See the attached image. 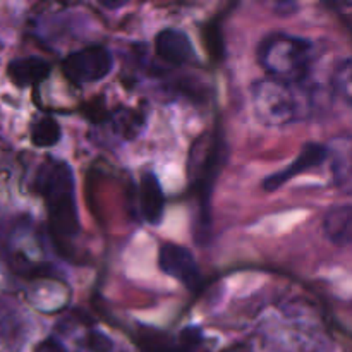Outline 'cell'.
I'll use <instances>...</instances> for the list:
<instances>
[{
    "mask_svg": "<svg viewBox=\"0 0 352 352\" xmlns=\"http://www.w3.org/2000/svg\"><path fill=\"white\" fill-rule=\"evenodd\" d=\"M146 117L134 109H120L110 113L103 124V136H110L119 143L131 141L143 131Z\"/></svg>",
    "mask_w": 352,
    "mask_h": 352,
    "instance_id": "obj_11",
    "label": "cell"
},
{
    "mask_svg": "<svg viewBox=\"0 0 352 352\" xmlns=\"http://www.w3.org/2000/svg\"><path fill=\"white\" fill-rule=\"evenodd\" d=\"M138 201L143 220L150 226H158L165 213V196L160 182L153 172H144L138 184Z\"/></svg>",
    "mask_w": 352,
    "mask_h": 352,
    "instance_id": "obj_9",
    "label": "cell"
},
{
    "mask_svg": "<svg viewBox=\"0 0 352 352\" xmlns=\"http://www.w3.org/2000/svg\"><path fill=\"white\" fill-rule=\"evenodd\" d=\"M253 113L263 126L284 127L305 119L309 112V93L305 82H285L263 78L251 85Z\"/></svg>",
    "mask_w": 352,
    "mask_h": 352,
    "instance_id": "obj_2",
    "label": "cell"
},
{
    "mask_svg": "<svg viewBox=\"0 0 352 352\" xmlns=\"http://www.w3.org/2000/svg\"><path fill=\"white\" fill-rule=\"evenodd\" d=\"M85 346L89 352H110L112 351L113 344L109 337L95 330V332H91L88 337H86Z\"/></svg>",
    "mask_w": 352,
    "mask_h": 352,
    "instance_id": "obj_16",
    "label": "cell"
},
{
    "mask_svg": "<svg viewBox=\"0 0 352 352\" xmlns=\"http://www.w3.org/2000/svg\"><path fill=\"white\" fill-rule=\"evenodd\" d=\"M223 155H226V146L222 136L219 134L208 138L203 136L192 146L189 168L195 186L199 189L203 198V205H208V196L223 164Z\"/></svg>",
    "mask_w": 352,
    "mask_h": 352,
    "instance_id": "obj_5",
    "label": "cell"
},
{
    "mask_svg": "<svg viewBox=\"0 0 352 352\" xmlns=\"http://www.w3.org/2000/svg\"><path fill=\"white\" fill-rule=\"evenodd\" d=\"M158 267L165 275L181 282L189 291H195L201 285V272L196 263L195 254L181 244H162L158 250Z\"/></svg>",
    "mask_w": 352,
    "mask_h": 352,
    "instance_id": "obj_6",
    "label": "cell"
},
{
    "mask_svg": "<svg viewBox=\"0 0 352 352\" xmlns=\"http://www.w3.org/2000/svg\"><path fill=\"white\" fill-rule=\"evenodd\" d=\"M36 352H67L64 344L57 339H47L36 347Z\"/></svg>",
    "mask_w": 352,
    "mask_h": 352,
    "instance_id": "obj_17",
    "label": "cell"
},
{
    "mask_svg": "<svg viewBox=\"0 0 352 352\" xmlns=\"http://www.w3.org/2000/svg\"><path fill=\"white\" fill-rule=\"evenodd\" d=\"M50 71V64L45 58L33 57V55L31 57H17L7 65V74H9L10 81L19 88H28V86L45 81Z\"/></svg>",
    "mask_w": 352,
    "mask_h": 352,
    "instance_id": "obj_12",
    "label": "cell"
},
{
    "mask_svg": "<svg viewBox=\"0 0 352 352\" xmlns=\"http://www.w3.org/2000/svg\"><path fill=\"white\" fill-rule=\"evenodd\" d=\"M31 143L38 148H52L60 141L62 129L54 117L41 116L31 124Z\"/></svg>",
    "mask_w": 352,
    "mask_h": 352,
    "instance_id": "obj_14",
    "label": "cell"
},
{
    "mask_svg": "<svg viewBox=\"0 0 352 352\" xmlns=\"http://www.w3.org/2000/svg\"><path fill=\"white\" fill-rule=\"evenodd\" d=\"M256 55L268 78L285 82H306L315 62L316 48L308 38L274 31L261 38Z\"/></svg>",
    "mask_w": 352,
    "mask_h": 352,
    "instance_id": "obj_3",
    "label": "cell"
},
{
    "mask_svg": "<svg viewBox=\"0 0 352 352\" xmlns=\"http://www.w3.org/2000/svg\"><path fill=\"white\" fill-rule=\"evenodd\" d=\"M332 88L336 95L352 109V57L342 58L332 72Z\"/></svg>",
    "mask_w": 352,
    "mask_h": 352,
    "instance_id": "obj_15",
    "label": "cell"
},
{
    "mask_svg": "<svg viewBox=\"0 0 352 352\" xmlns=\"http://www.w3.org/2000/svg\"><path fill=\"white\" fill-rule=\"evenodd\" d=\"M329 160L336 186L352 196V138L333 140L329 144Z\"/></svg>",
    "mask_w": 352,
    "mask_h": 352,
    "instance_id": "obj_10",
    "label": "cell"
},
{
    "mask_svg": "<svg viewBox=\"0 0 352 352\" xmlns=\"http://www.w3.org/2000/svg\"><path fill=\"white\" fill-rule=\"evenodd\" d=\"M155 52L158 58L175 67L189 64L196 57L189 36L177 28H165L155 36Z\"/></svg>",
    "mask_w": 352,
    "mask_h": 352,
    "instance_id": "obj_8",
    "label": "cell"
},
{
    "mask_svg": "<svg viewBox=\"0 0 352 352\" xmlns=\"http://www.w3.org/2000/svg\"><path fill=\"white\" fill-rule=\"evenodd\" d=\"M113 55L103 45H88L71 52L62 62L65 78L78 86L93 85L112 72Z\"/></svg>",
    "mask_w": 352,
    "mask_h": 352,
    "instance_id": "obj_4",
    "label": "cell"
},
{
    "mask_svg": "<svg viewBox=\"0 0 352 352\" xmlns=\"http://www.w3.org/2000/svg\"><path fill=\"white\" fill-rule=\"evenodd\" d=\"M34 186L47 206L52 237L58 246H65L74 241L81 230L76 201V177L71 165L58 158H47L38 168Z\"/></svg>",
    "mask_w": 352,
    "mask_h": 352,
    "instance_id": "obj_1",
    "label": "cell"
},
{
    "mask_svg": "<svg viewBox=\"0 0 352 352\" xmlns=\"http://www.w3.org/2000/svg\"><path fill=\"white\" fill-rule=\"evenodd\" d=\"M323 234L337 246L352 244V205H336L323 217Z\"/></svg>",
    "mask_w": 352,
    "mask_h": 352,
    "instance_id": "obj_13",
    "label": "cell"
},
{
    "mask_svg": "<svg viewBox=\"0 0 352 352\" xmlns=\"http://www.w3.org/2000/svg\"><path fill=\"white\" fill-rule=\"evenodd\" d=\"M327 160H329V144L306 143L305 146L301 148V151L298 153V157H296L285 168L268 175L263 181V184H261V188L267 192L277 191L282 186L287 184L289 181H292L296 175L306 174V172L320 167V165Z\"/></svg>",
    "mask_w": 352,
    "mask_h": 352,
    "instance_id": "obj_7",
    "label": "cell"
}]
</instances>
